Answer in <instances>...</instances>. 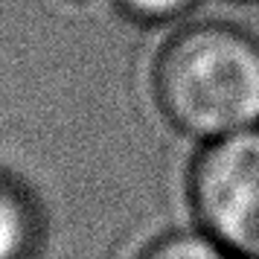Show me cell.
Here are the masks:
<instances>
[{"label":"cell","mask_w":259,"mask_h":259,"mask_svg":"<svg viewBox=\"0 0 259 259\" xmlns=\"http://www.w3.org/2000/svg\"><path fill=\"white\" fill-rule=\"evenodd\" d=\"M137 259H233L222 245H215L201 230L166 233L143 250Z\"/></svg>","instance_id":"cell-4"},{"label":"cell","mask_w":259,"mask_h":259,"mask_svg":"<svg viewBox=\"0 0 259 259\" xmlns=\"http://www.w3.org/2000/svg\"><path fill=\"white\" fill-rule=\"evenodd\" d=\"M233 259H236V256H233Z\"/></svg>","instance_id":"cell-8"},{"label":"cell","mask_w":259,"mask_h":259,"mask_svg":"<svg viewBox=\"0 0 259 259\" xmlns=\"http://www.w3.org/2000/svg\"><path fill=\"white\" fill-rule=\"evenodd\" d=\"M122 15L140 24H169L189 15L201 0H114Z\"/></svg>","instance_id":"cell-5"},{"label":"cell","mask_w":259,"mask_h":259,"mask_svg":"<svg viewBox=\"0 0 259 259\" xmlns=\"http://www.w3.org/2000/svg\"><path fill=\"white\" fill-rule=\"evenodd\" d=\"M73 3H91V0H73Z\"/></svg>","instance_id":"cell-7"},{"label":"cell","mask_w":259,"mask_h":259,"mask_svg":"<svg viewBox=\"0 0 259 259\" xmlns=\"http://www.w3.org/2000/svg\"><path fill=\"white\" fill-rule=\"evenodd\" d=\"M160 114L198 143L259 125V38L227 21L181 26L152 73Z\"/></svg>","instance_id":"cell-1"},{"label":"cell","mask_w":259,"mask_h":259,"mask_svg":"<svg viewBox=\"0 0 259 259\" xmlns=\"http://www.w3.org/2000/svg\"><path fill=\"white\" fill-rule=\"evenodd\" d=\"M233 3H256V0H233Z\"/></svg>","instance_id":"cell-6"},{"label":"cell","mask_w":259,"mask_h":259,"mask_svg":"<svg viewBox=\"0 0 259 259\" xmlns=\"http://www.w3.org/2000/svg\"><path fill=\"white\" fill-rule=\"evenodd\" d=\"M189 204L207 233L236 259H259V125L201 146L189 166Z\"/></svg>","instance_id":"cell-2"},{"label":"cell","mask_w":259,"mask_h":259,"mask_svg":"<svg viewBox=\"0 0 259 259\" xmlns=\"http://www.w3.org/2000/svg\"><path fill=\"white\" fill-rule=\"evenodd\" d=\"M35 210L12 181L0 178V259H29L35 250Z\"/></svg>","instance_id":"cell-3"}]
</instances>
